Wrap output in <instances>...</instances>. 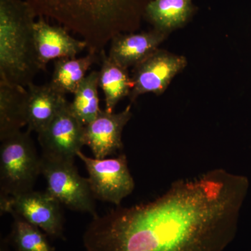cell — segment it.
Wrapping results in <instances>:
<instances>
[{
	"instance_id": "obj_18",
	"label": "cell",
	"mask_w": 251,
	"mask_h": 251,
	"mask_svg": "<svg viewBox=\"0 0 251 251\" xmlns=\"http://www.w3.org/2000/svg\"><path fill=\"white\" fill-rule=\"evenodd\" d=\"M99 72L92 71L73 94L71 110L85 126L95 120L101 110L99 105Z\"/></svg>"
},
{
	"instance_id": "obj_11",
	"label": "cell",
	"mask_w": 251,
	"mask_h": 251,
	"mask_svg": "<svg viewBox=\"0 0 251 251\" xmlns=\"http://www.w3.org/2000/svg\"><path fill=\"white\" fill-rule=\"evenodd\" d=\"M131 117V105L118 113L101 110L95 120L85 126V145L94 158L103 159L122 150V132Z\"/></svg>"
},
{
	"instance_id": "obj_1",
	"label": "cell",
	"mask_w": 251,
	"mask_h": 251,
	"mask_svg": "<svg viewBox=\"0 0 251 251\" xmlns=\"http://www.w3.org/2000/svg\"><path fill=\"white\" fill-rule=\"evenodd\" d=\"M247 177L215 169L179 180L155 201L96 216L86 251H224L235 237Z\"/></svg>"
},
{
	"instance_id": "obj_14",
	"label": "cell",
	"mask_w": 251,
	"mask_h": 251,
	"mask_svg": "<svg viewBox=\"0 0 251 251\" xmlns=\"http://www.w3.org/2000/svg\"><path fill=\"white\" fill-rule=\"evenodd\" d=\"M27 89L0 80V140L27 125Z\"/></svg>"
},
{
	"instance_id": "obj_8",
	"label": "cell",
	"mask_w": 251,
	"mask_h": 251,
	"mask_svg": "<svg viewBox=\"0 0 251 251\" xmlns=\"http://www.w3.org/2000/svg\"><path fill=\"white\" fill-rule=\"evenodd\" d=\"M85 127L74 115L68 102L53 120L37 133L42 156L74 162L85 145Z\"/></svg>"
},
{
	"instance_id": "obj_13",
	"label": "cell",
	"mask_w": 251,
	"mask_h": 251,
	"mask_svg": "<svg viewBox=\"0 0 251 251\" xmlns=\"http://www.w3.org/2000/svg\"><path fill=\"white\" fill-rule=\"evenodd\" d=\"M27 89V131L39 133L69 101L66 95L56 90L50 82L43 85H34L33 82Z\"/></svg>"
},
{
	"instance_id": "obj_17",
	"label": "cell",
	"mask_w": 251,
	"mask_h": 251,
	"mask_svg": "<svg viewBox=\"0 0 251 251\" xmlns=\"http://www.w3.org/2000/svg\"><path fill=\"white\" fill-rule=\"evenodd\" d=\"M98 55L88 52L84 57H68L54 61L53 71L50 84L61 94H74L87 76L91 67L98 61Z\"/></svg>"
},
{
	"instance_id": "obj_12",
	"label": "cell",
	"mask_w": 251,
	"mask_h": 251,
	"mask_svg": "<svg viewBox=\"0 0 251 251\" xmlns=\"http://www.w3.org/2000/svg\"><path fill=\"white\" fill-rule=\"evenodd\" d=\"M168 34L153 29L136 33H122L110 41L108 57L121 67H135L159 49Z\"/></svg>"
},
{
	"instance_id": "obj_6",
	"label": "cell",
	"mask_w": 251,
	"mask_h": 251,
	"mask_svg": "<svg viewBox=\"0 0 251 251\" xmlns=\"http://www.w3.org/2000/svg\"><path fill=\"white\" fill-rule=\"evenodd\" d=\"M77 156L85 163L89 175L87 180L95 199L119 206L133 192L134 180L125 154L117 158L98 159L87 157L80 151Z\"/></svg>"
},
{
	"instance_id": "obj_5",
	"label": "cell",
	"mask_w": 251,
	"mask_h": 251,
	"mask_svg": "<svg viewBox=\"0 0 251 251\" xmlns=\"http://www.w3.org/2000/svg\"><path fill=\"white\" fill-rule=\"evenodd\" d=\"M41 171L47 183V191L61 204L74 211L97 216L88 180L79 175L74 162L41 156Z\"/></svg>"
},
{
	"instance_id": "obj_9",
	"label": "cell",
	"mask_w": 251,
	"mask_h": 251,
	"mask_svg": "<svg viewBox=\"0 0 251 251\" xmlns=\"http://www.w3.org/2000/svg\"><path fill=\"white\" fill-rule=\"evenodd\" d=\"M187 65V59L179 54L158 49L148 58L133 67V87L129 95L134 102L140 95L164 93L171 81Z\"/></svg>"
},
{
	"instance_id": "obj_7",
	"label": "cell",
	"mask_w": 251,
	"mask_h": 251,
	"mask_svg": "<svg viewBox=\"0 0 251 251\" xmlns=\"http://www.w3.org/2000/svg\"><path fill=\"white\" fill-rule=\"evenodd\" d=\"M1 212L14 213L42 229L48 235L64 239L61 203L47 191H31L15 196H1Z\"/></svg>"
},
{
	"instance_id": "obj_19",
	"label": "cell",
	"mask_w": 251,
	"mask_h": 251,
	"mask_svg": "<svg viewBox=\"0 0 251 251\" xmlns=\"http://www.w3.org/2000/svg\"><path fill=\"white\" fill-rule=\"evenodd\" d=\"M14 221L9 241L17 251H55L41 229L11 213Z\"/></svg>"
},
{
	"instance_id": "obj_4",
	"label": "cell",
	"mask_w": 251,
	"mask_h": 251,
	"mask_svg": "<svg viewBox=\"0 0 251 251\" xmlns=\"http://www.w3.org/2000/svg\"><path fill=\"white\" fill-rule=\"evenodd\" d=\"M30 132L18 131L1 140V196H15L33 191L41 174V157L36 152Z\"/></svg>"
},
{
	"instance_id": "obj_3",
	"label": "cell",
	"mask_w": 251,
	"mask_h": 251,
	"mask_svg": "<svg viewBox=\"0 0 251 251\" xmlns=\"http://www.w3.org/2000/svg\"><path fill=\"white\" fill-rule=\"evenodd\" d=\"M36 17L25 0H0V80L27 87L40 72L34 47Z\"/></svg>"
},
{
	"instance_id": "obj_15",
	"label": "cell",
	"mask_w": 251,
	"mask_h": 251,
	"mask_svg": "<svg viewBox=\"0 0 251 251\" xmlns=\"http://www.w3.org/2000/svg\"><path fill=\"white\" fill-rule=\"evenodd\" d=\"M193 11V0H150L144 16L153 29L168 35L186 24Z\"/></svg>"
},
{
	"instance_id": "obj_2",
	"label": "cell",
	"mask_w": 251,
	"mask_h": 251,
	"mask_svg": "<svg viewBox=\"0 0 251 251\" xmlns=\"http://www.w3.org/2000/svg\"><path fill=\"white\" fill-rule=\"evenodd\" d=\"M37 17L59 23L100 55L115 36L139 27L150 0H25Z\"/></svg>"
},
{
	"instance_id": "obj_16",
	"label": "cell",
	"mask_w": 251,
	"mask_h": 251,
	"mask_svg": "<svg viewBox=\"0 0 251 251\" xmlns=\"http://www.w3.org/2000/svg\"><path fill=\"white\" fill-rule=\"evenodd\" d=\"M99 85L105 97V110L113 112L117 104L125 97H129L133 83L128 69L113 62L105 50L100 54Z\"/></svg>"
},
{
	"instance_id": "obj_10",
	"label": "cell",
	"mask_w": 251,
	"mask_h": 251,
	"mask_svg": "<svg viewBox=\"0 0 251 251\" xmlns=\"http://www.w3.org/2000/svg\"><path fill=\"white\" fill-rule=\"evenodd\" d=\"M66 28L50 24L46 18L40 17L34 27V47L41 71H45L50 61L76 57L87 49L82 39L73 37Z\"/></svg>"
}]
</instances>
